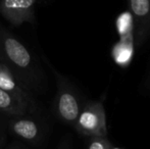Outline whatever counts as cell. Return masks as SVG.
<instances>
[{
	"label": "cell",
	"instance_id": "6da1fadb",
	"mask_svg": "<svg viewBox=\"0 0 150 149\" xmlns=\"http://www.w3.org/2000/svg\"><path fill=\"white\" fill-rule=\"evenodd\" d=\"M0 64L30 92L42 88L44 75L37 61L22 42L3 30H0Z\"/></svg>",
	"mask_w": 150,
	"mask_h": 149
},
{
	"label": "cell",
	"instance_id": "7a4b0ae2",
	"mask_svg": "<svg viewBox=\"0 0 150 149\" xmlns=\"http://www.w3.org/2000/svg\"><path fill=\"white\" fill-rule=\"evenodd\" d=\"M51 70L55 76L57 87L54 98V113L62 123L74 126L82 109L79 95L63 76L56 72L53 68H51Z\"/></svg>",
	"mask_w": 150,
	"mask_h": 149
},
{
	"label": "cell",
	"instance_id": "3957f363",
	"mask_svg": "<svg viewBox=\"0 0 150 149\" xmlns=\"http://www.w3.org/2000/svg\"><path fill=\"white\" fill-rule=\"evenodd\" d=\"M76 131L88 137H106V117L104 106L99 101L87 102L76 121Z\"/></svg>",
	"mask_w": 150,
	"mask_h": 149
},
{
	"label": "cell",
	"instance_id": "277c9868",
	"mask_svg": "<svg viewBox=\"0 0 150 149\" xmlns=\"http://www.w3.org/2000/svg\"><path fill=\"white\" fill-rule=\"evenodd\" d=\"M7 128L14 136L33 145L41 143L44 136L42 125L29 114L9 117Z\"/></svg>",
	"mask_w": 150,
	"mask_h": 149
},
{
	"label": "cell",
	"instance_id": "5b68a950",
	"mask_svg": "<svg viewBox=\"0 0 150 149\" xmlns=\"http://www.w3.org/2000/svg\"><path fill=\"white\" fill-rule=\"evenodd\" d=\"M37 0H1L0 13L13 26L35 22V3Z\"/></svg>",
	"mask_w": 150,
	"mask_h": 149
},
{
	"label": "cell",
	"instance_id": "8992f818",
	"mask_svg": "<svg viewBox=\"0 0 150 149\" xmlns=\"http://www.w3.org/2000/svg\"><path fill=\"white\" fill-rule=\"evenodd\" d=\"M0 89L7 92L16 100L22 102L30 109L32 113L37 112V104L32 96V93L27 90L2 64H0Z\"/></svg>",
	"mask_w": 150,
	"mask_h": 149
},
{
	"label": "cell",
	"instance_id": "52a82bcc",
	"mask_svg": "<svg viewBox=\"0 0 150 149\" xmlns=\"http://www.w3.org/2000/svg\"><path fill=\"white\" fill-rule=\"evenodd\" d=\"M129 6L136 20L139 41H142L150 30V0H129Z\"/></svg>",
	"mask_w": 150,
	"mask_h": 149
},
{
	"label": "cell",
	"instance_id": "ba28073f",
	"mask_svg": "<svg viewBox=\"0 0 150 149\" xmlns=\"http://www.w3.org/2000/svg\"><path fill=\"white\" fill-rule=\"evenodd\" d=\"M0 113L8 117L32 114L30 109L26 105L2 89H0Z\"/></svg>",
	"mask_w": 150,
	"mask_h": 149
},
{
	"label": "cell",
	"instance_id": "9c48e42d",
	"mask_svg": "<svg viewBox=\"0 0 150 149\" xmlns=\"http://www.w3.org/2000/svg\"><path fill=\"white\" fill-rule=\"evenodd\" d=\"M113 55L119 64H124L129 62L132 55V38L128 40V37H122V41L113 50Z\"/></svg>",
	"mask_w": 150,
	"mask_h": 149
},
{
	"label": "cell",
	"instance_id": "30bf717a",
	"mask_svg": "<svg viewBox=\"0 0 150 149\" xmlns=\"http://www.w3.org/2000/svg\"><path fill=\"white\" fill-rule=\"evenodd\" d=\"M88 149H112L106 137H91Z\"/></svg>",
	"mask_w": 150,
	"mask_h": 149
},
{
	"label": "cell",
	"instance_id": "8fae6325",
	"mask_svg": "<svg viewBox=\"0 0 150 149\" xmlns=\"http://www.w3.org/2000/svg\"><path fill=\"white\" fill-rule=\"evenodd\" d=\"M56 149H71V141H69V138L65 136L60 141L59 145L57 146Z\"/></svg>",
	"mask_w": 150,
	"mask_h": 149
},
{
	"label": "cell",
	"instance_id": "7c38bea8",
	"mask_svg": "<svg viewBox=\"0 0 150 149\" xmlns=\"http://www.w3.org/2000/svg\"><path fill=\"white\" fill-rule=\"evenodd\" d=\"M3 141H4V134L2 132V130L0 129V146L3 144Z\"/></svg>",
	"mask_w": 150,
	"mask_h": 149
},
{
	"label": "cell",
	"instance_id": "4fadbf2b",
	"mask_svg": "<svg viewBox=\"0 0 150 149\" xmlns=\"http://www.w3.org/2000/svg\"><path fill=\"white\" fill-rule=\"evenodd\" d=\"M7 149H22L20 147V146H18V145H11L10 147H8Z\"/></svg>",
	"mask_w": 150,
	"mask_h": 149
}]
</instances>
